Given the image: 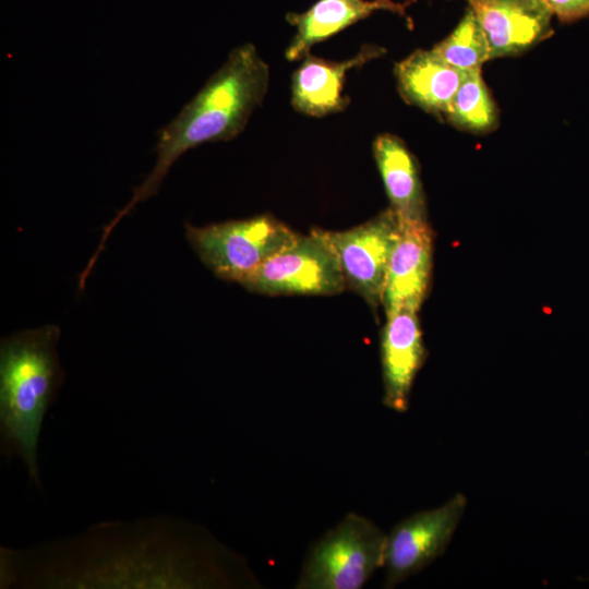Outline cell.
<instances>
[{
    "mask_svg": "<svg viewBox=\"0 0 589 589\" xmlns=\"http://www.w3.org/2000/svg\"><path fill=\"white\" fill-rule=\"evenodd\" d=\"M467 504V497L456 493L438 507L406 517L386 533L384 588H394L444 554Z\"/></svg>",
    "mask_w": 589,
    "mask_h": 589,
    "instance_id": "obj_6",
    "label": "cell"
},
{
    "mask_svg": "<svg viewBox=\"0 0 589 589\" xmlns=\"http://www.w3.org/2000/svg\"><path fill=\"white\" fill-rule=\"evenodd\" d=\"M418 0H317L302 13L289 12L287 22L296 33L286 49L287 60L302 59L310 48L350 25L369 17L376 11H389L411 22L407 8Z\"/></svg>",
    "mask_w": 589,
    "mask_h": 589,
    "instance_id": "obj_12",
    "label": "cell"
},
{
    "mask_svg": "<svg viewBox=\"0 0 589 589\" xmlns=\"http://www.w3.org/2000/svg\"><path fill=\"white\" fill-rule=\"evenodd\" d=\"M60 329L46 325L4 338L0 346V438L4 456L17 457L40 489L38 443L43 421L62 383Z\"/></svg>",
    "mask_w": 589,
    "mask_h": 589,
    "instance_id": "obj_2",
    "label": "cell"
},
{
    "mask_svg": "<svg viewBox=\"0 0 589 589\" xmlns=\"http://www.w3.org/2000/svg\"><path fill=\"white\" fill-rule=\"evenodd\" d=\"M373 155L385 191L399 223L426 221V205L419 167L406 144L393 134L373 142Z\"/></svg>",
    "mask_w": 589,
    "mask_h": 589,
    "instance_id": "obj_14",
    "label": "cell"
},
{
    "mask_svg": "<svg viewBox=\"0 0 589 589\" xmlns=\"http://www.w3.org/2000/svg\"><path fill=\"white\" fill-rule=\"evenodd\" d=\"M185 232L195 253L217 277L240 285L298 235L268 214L204 227L187 225Z\"/></svg>",
    "mask_w": 589,
    "mask_h": 589,
    "instance_id": "obj_4",
    "label": "cell"
},
{
    "mask_svg": "<svg viewBox=\"0 0 589 589\" xmlns=\"http://www.w3.org/2000/svg\"><path fill=\"white\" fill-rule=\"evenodd\" d=\"M241 285L268 296H332L347 287L334 250L317 229L306 236L298 233Z\"/></svg>",
    "mask_w": 589,
    "mask_h": 589,
    "instance_id": "obj_5",
    "label": "cell"
},
{
    "mask_svg": "<svg viewBox=\"0 0 589 589\" xmlns=\"http://www.w3.org/2000/svg\"><path fill=\"white\" fill-rule=\"evenodd\" d=\"M383 289L385 314L400 310L418 312L430 287L433 231L428 221L399 223Z\"/></svg>",
    "mask_w": 589,
    "mask_h": 589,
    "instance_id": "obj_8",
    "label": "cell"
},
{
    "mask_svg": "<svg viewBox=\"0 0 589 589\" xmlns=\"http://www.w3.org/2000/svg\"><path fill=\"white\" fill-rule=\"evenodd\" d=\"M424 360L417 312L400 310L387 314L381 335L383 404L387 408L397 412L408 410L411 387Z\"/></svg>",
    "mask_w": 589,
    "mask_h": 589,
    "instance_id": "obj_10",
    "label": "cell"
},
{
    "mask_svg": "<svg viewBox=\"0 0 589 589\" xmlns=\"http://www.w3.org/2000/svg\"><path fill=\"white\" fill-rule=\"evenodd\" d=\"M432 49L446 62L464 71L481 69L490 60L486 37L470 8L455 29Z\"/></svg>",
    "mask_w": 589,
    "mask_h": 589,
    "instance_id": "obj_16",
    "label": "cell"
},
{
    "mask_svg": "<svg viewBox=\"0 0 589 589\" xmlns=\"http://www.w3.org/2000/svg\"><path fill=\"white\" fill-rule=\"evenodd\" d=\"M444 119L456 128L479 134L497 127V108L482 79L481 69L466 71Z\"/></svg>",
    "mask_w": 589,
    "mask_h": 589,
    "instance_id": "obj_15",
    "label": "cell"
},
{
    "mask_svg": "<svg viewBox=\"0 0 589 589\" xmlns=\"http://www.w3.org/2000/svg\"><path fill=\"white\" fill-rule=\"evenodd\" d=\"M386 533L369 518L347 514L309 550L297 589H360L384 566Z\"/></svg>",
    "mask_w": 589,
    "mask_h": 589,
    "instance_id": "obj_3",
    "label": "cell"
},
{
    "mask_svg": "<svg viewBox=\"0 0 589 589\" xmlns=\"http://www.w3.org/2000/svg\"><path fill=\"white\" fill-rule=\"evenodd\" d=\"M399 227L397 215L388 207L372 219L347 230L317 229L334 250L346 286L373 309L382 304L388 262Z\"/></svg>",
    "mask_w": 589,
    "mask_h": 589,
    "instance_id": "obj_7",
    "label": "cell"
},
{
    "mask_svg": "<svg viewBox=\"0 0 589 589\" xmlns=\"http://www.w3.org/2000/svg\"><path fill=\"white\" fill-rule=\"evenodd\" d=\"M553 15L563 23L589 16V0H542Z\"/></svg>",
    "mask_w": 589,
    "mask_h": 589,
    "instance_id": "obj_17",
    "label": "cell"
},
{
    "mask_svg": "<svg viewBox=\"0 0 589 589\" xmlns=\"http://www.w3.org/2000/svg\"><path fill=\"white\" fill-rule=\"evenodd\" d=\"M268 65L256 48L243 44L230 51L221 67L157 134L156 163L130 201L105 226L96 252L122 217L157 194L172 165L188 151L209 142L229 141L245 128L268 88Z\"/></svg>",
    "mask_w": 589,
    "mask_h": 589,
    "instance_id": "obj_1",
    "label": "cell"
},
{
    "mask_svg": "<svg viewBox=\"0 0 589 589\" xmlns=\"http://www.w3.org/2000/svg\"><path fill=\"white\" fill-rule=\"evenodd\" d=\"M465 1L486 37L490 59L521 53L553 32V14L542 0Z\"/></svg>",
    "mask_w": 589,
    "mask_h": 589,
    "instance_id": "obj_9",
    "label": "cell"
},
{
    "mask_svg": "<svg viewBox=\"0 0 589 589\" xmlns=\"http://www.w3.org/2000/svg\"><path fill=\"white\" fill-rule=\"evenodd\" d=\"M382 52L381 47L365 45L351 59L340 62L325 60L309 52L292 74V107L312 117H324L344 110L349 104V98L342 95L347 72L362 67Z\"/></svg>",
    "mask_w": 589,
    "mask_h": 589,
    "instance_id": "obj_11",
    "label": "cell"
},
{
    "mask_svg": "<svg viewBox=\"0 0 589 589\" xmlns=\"http://www.w3.org/2000/svg\"><path fill=\"white\" fill-rule=\"evenodd\" d=\"M465 74L433 49H418L395 67L402 98L437 118H444Z\"/></svg>",
    "mask_w": 589,
    "mask_h": 589,
    "instance_id": "obj_13",
    "label": "cell"
}]
</instances>
